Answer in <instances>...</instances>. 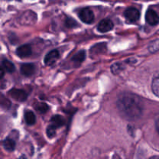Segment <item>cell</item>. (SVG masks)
Returning a JSON list of instances; mask_svg holds the SVG:
<instances>
[{"label":"cell","mask_w":159,"mask_h":159,"mask_svg":"<svg viewBox=\"0 0 159 159\" xmlns=\"http://www.w3.org/2000/svg\"><path fill=\"white\" fill-rule=\"evenodd\" d=\"M116 107L123 117L128 120L140 118L143 112V102L141 98L130 93H124L119 96Z\"/></svg>","instance_id":"obj_1"},{"label":"cell","mask_w":159,"mask_h":159,"mask_svg":"<svg viewBox=\"0 0 159 159\" xmlns=\"http://www.w3.org/2000/svg\"><path fill=\"white\" fill-rule=\"evenodd\" d=\"M79 16L83 23H87V24H90L95 20L94 13L89 8H85V9H81L79 13Z\"/></svg>","instance_id":"obj_2"},{"label":"cell","mask_w":159,"mask_h":159,"mask_svg":"<svg viewBox=\"0 0 159 159\" xmlns=\"http://www.w3.org/2000/svg\"><path fill=\"white\" fill-rule=\"evenodd\" d=\"M124 16H125L126 19L129 20L130 22H136L140 19V14L139 10L136 8L130 7L127 9L124 12Z\"/></svg>","instance_id":"obj_3"},{"label":"cell","mask_w":159,"mask_h":159,"mask_svg":"<svg viewBox=\"0 0 159 159\" xmlns=\"http://www.w3.org/2000/svg\"><path fill=\"white\" fill-rule=\"evenodd\" d=\"M9 95L15 100L18 102H24L26 100L27 94L22 89H12L9 92Z\"/></svg>","instance_id":"obj_4"},{"label":"cell","mask_w":159,"mask_h":159,"mask_svg":"<svg viewBox=\"0 0 159 159\" xmlns=\"http://www.w3.org/2000/svg\"><path fill=\"white\" fill-rule=\"evenodd\" d=\"M145 20L147 23L151 26H155L158 23L159 17L158 13L154 9H149L145 15Z\"/></svg>","instance_id":"obj_5"},{"label":"cell","mask_w":159,"mask_h":159,"mask_svg":"<svg viewBox=\"0 0 159 159\" xmlns=\"http://www.w3.org/2000/svg\"><path fill=\"white\" fill-rule=\"evenodd\" d=\"M113 28V23L109 19L101 20L97 26L98 30L100 33H107L111 30Z\"/></svg>","instance_id":"obj_6"},{"label":"cell","mask_w":159,"mask_h":159,"mask_svg":"<svg viewBox=\"0 0 159 159\" xmlns=\"http://www.w3.org/2000/svg\"><path fill=\"white\" fill-rule=\"evenodd\" d=\"M59 52L56 50L50 51L44 57V63L46 65H52L59 58Z\"/></svg>","instance_id":"obj_7"},{"label":"cell","mask_w":159,"mask_h":159,"mask_svg":"<svg viewBox=\"0 0 159 159\" xmlns=\"http://www.w3.org/2000/svg\"><path fill=\"white\" fill-rule=\"evenodd\" d=\"M31 54H32V49H31V47L28 44L22 45L16 49V54L22 58L29 57L31 55Z\"/></svg>","instance_id":"obj_8"},{"label":"cell","mask_w":159,"mask_h":159,"mask_svg":"<svg viewBox=\"0 0 159 159\" xmlns=\"http://www.w3.org/2000/svg\"><path fill=\"white\" fill-rule=\"evenodd\" d=\"M20 71H21V74L23 75L29 77V76H31L34 75V71H35V66H34V64H23V65H21Z\"/></svg>","instance_id":"obj_9"},{"label":"cell","mask_w":159,"mask_h":159,"mask_svg":"<svg viewBox=\"0 0 159 159\" xmlns=\"http://www.w3.org/2000/svg\"><path fill=\"white\" fill-rule=\"evenodd\" d=\"M85 52L84 51H81L73 57L72 62L74 63L75 66V67L79 66V65L82 63V61L85 60Z\"/></svg>","instance_id":"obj_10"},{"label":"cell","mask_w":159,"mask_h":159,"mask_svg":"<svg viewBox=\"0 0 159 159\" xmlns=\"http://www.w3.org/2000/svg\"><path fill=\"white\" fill-rule=\"evenodd\" d=\"M51 121V124H52L51 125L55 127V128L62 127V126H64V124L65 123V119L61 116H59V115H55V116H52Z\"/></svg>","instance_id":"obj_11"},{"label":"cell","mask_w":159,"mask_h":159,"mask_svg":"<svg viewBox=\"0 0 159 159\" xmlns=\"http://www.w3.org/2000/svg\"><path fill=\"white\" fill-rule=\"evenodd\" d=\"M106 49H107V48H106L105 43H98V44L95 45L93 48H91V50H90V54H92L93 55H95V54H99L100 53L105 52Z\"/></svg>","instance_id":"obj_12"},{"label":"cell","mask_w":159,"mask_h":159,"mask_svg":"<svg viewBox=\"0 0 159 159\" xmlns=\"http://www.w3.org/2000/svg\"><path fill=\"white\" fill-rule=\"evenodd\" d=\"M3 147L8 152H12L16 148V142L13 139L8 138L3 141Z\"/></svg>","instance_id":"obj_13"},{"label":"cell","mask_w":159,"mask_h":159,"mask_svg":"<svg viewBox=\"0 0 159 159\" xmlns=\"http://www.w3.org/2000/svg\"><path fill=\"white\" fill-rule=\"evenodd\" d=\"M24 118L25 121H26V123L28 125H34L36 123L35 114H34L32 111L27 110V111L25 112Z\"/></svg>","instance_id":"obj_14"},{"label":"cell","mask_w":159,"mask_h":159,"mask_svg":"<svg viewBox=\"0 0 159 159\" xmlns=\"http://www.w3.org/2000/svg\"><path fill=\"white\" fill-rule=\"evenodd\" d=\"M2 66L3 68L6 69V71H7L8 72L12 73L15 71V66H14L13 64L11 61H9V60H6V59H4L2 61Z\"/></svg>","instance_id":"obj_15"},{"label":"cell","mask_w":159,"mask_h":159,"mask_svg":"<svg viewBox=\"0 0 159 159\" xmlns=\"http://www.w3.org/2000/svg\"><path fill=\"white\" fill-rule=\"evenodd\" d=\"M152 92H153L154 94L158 97L159 96V79L158 77L155 78L152 81Z\"/></svg>","instance_id":"obj_16"},{"label":"cell","mask_w":159,"mask_h":159,"mask_svg":"<svg viewBox=\"0 0 159 159\" xmlns=\"http://www.w3.org/2000/svg\"><path fill=\"white\" fill-rule=\"evenodd\" d=\"M34 107H35V109L37 110V111L39 112L40 113H45L48 111V109H49L48 106L47 105L46 103H43V102L37 103Z\"/></svg>","instance_id":"obj_17"},{"label":"cell","mask_w":159,"mask_h":159,"mask_svg":"<svg viewBox=\"0 0 159 159\" xmlns=\"http://www.w3.org/2000/svg\"><path fill=\"white\" fill-rule=\"evenodd\" d=\"M123 69H124V68H123L122 64L120 63H116L114 64V65H112L111 67V71L114 75H117L118 73L120 72Z\"/></svg>","instance_id":"obj_18"},{"label":"cell","mask_w":159,"mask_h":159,"mask_svg":"<svg viewBox=\"0 0 159 159\" xmlns=\"http://www.w3.org/2000/svg\"><path fill=\"white\" fill-rule=\"evenodd\" d=\"M148 49L152 53H155L158 51L159 47H158V39L155 40H154V41L151 42V43L149 44Z\"/></svg>","instance_id":"obj_19"},{"label":"cell","mask_w":159,"mask_h":159,"mask_svg":"<svg viewBox=\"0 0 159 159\" xmlns=\"http://www.w3.org/2000/svg\"><path fill=\"white\" fill-rule=\"evenodd\" d=\"M47 134L49 137L50 138H52L55 136L56 134V128L54 127H53L52 125L48 126V128H47Z\"/></svg>","instance_id":"obj_20"},{"label":"cell","mask_w":159,"mask_h":159,"mask_svg":"<svg viewBox=\"0 0 159 159\" xmlns=\"http://www.w3.org/2000/svg\"><path fill=\"white\" fill-rule=\"evenodd\" d=\"M65 25H66V26H68V28H74L78 26L77 22L71 18L67 19L66 21H65Z\"/></svg>","instance_id":"obj_21"},{"label":"cell","mask_w":159,"mask_h":159,"mask_svg":"<svg viewBox=\"0 0 159 159\" xmlns=\"http://www.w3.org/2000/svg\"><path fill=\"white\" fill-rule=\"evenodd\" d=\"M4 76V69L2 66H0V79Z\"/></svg>","instance_id":"obj_22"},{"label":"cell","mask_w":159,"mask_h":159,"mask_svg":"<svg viewBox=\"0 0 159 159\" xmlns=\"http://www.w3.org/2000/svg\"><path fill=\"white\" fill-rule=\"evenodd\" d=\"M113 159H121V158H120V157L119 156V155H116V154H115V155H113Z\"/></svg>","instance_id":"obj_23"},{"label":"cell","mask_w":159,"mask_h":159,"mask_svg":"<svg viewBox=\"0 0 159 159\" xmlns=\"http://www.w3.org/2000/svg\"><path fill=\"white\" fill-rule=\"evenodd\" d=\"M156 129H157V130H158V120H156Z\"/></svg>","instance_id":"obj_24"},{"label":"cell","mask_w":159,"mask_h":159,"mask_svg":"<svg viewBox=\"0 0 159 159\" xmlns=\"http://www.w3.org/2000/svg\"><path fill=\"white\" fill-rule=\"evenodd\" d=\"M149 159H159V158H158V156H153V157H152V158H150Z\"/></svg>","instance_id":"obj_25"},{"label":"cell","mask_w":159,"mask_h":159,"mask_svg":"<svg viewBox=\"0 0 159 159\" xmlns=\"http://www.w3.org/2000/svg\"><path fill=\"white\" fill-rule=\"evenodd\" d=\"M19 159H27V158H26V157L24 156V155H23V156H21V157H20V158H19Z\"/></svg>","instance_id":"obj_26"}]
</instances>
